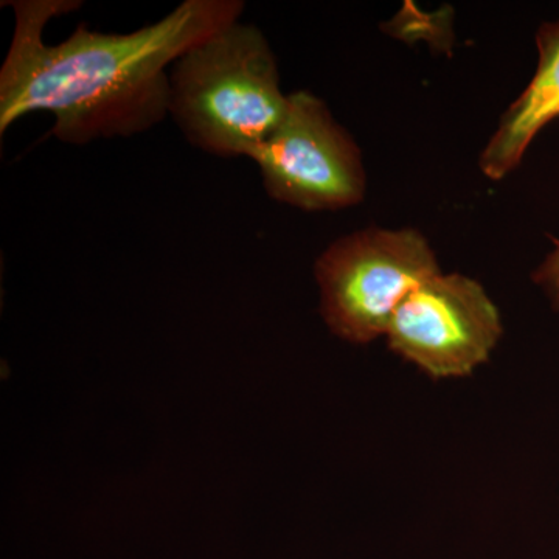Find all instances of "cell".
Segmentation results:
<instances>
[{"label":"cell","instance_id":"1","mask_svg":"<svg viewBox=\"0 0 559 559\" xmlns=\"http://www.w3.org/2000/svg\"><path fill=\"white\" fill-rule=\"evenodd\" d=\"M14 31L0 69V134L33 112L53 116L68 145L142 134L170 116V72L191 47L240 21L242 0H186L164 20L117 35L79 25L50 46L53 17L80 0H13Z\"/></svg>","mask_w":559,"mask_h":559},{"label":"cell","instance_id":"2","mask_svg":"<svg viewBox=\"0 0 559 559\" xmlns=\"http://www.w3.org/2000/svg\"><path fill=\"white\" fill-rule=\"evenodd\" d=\"M289 94L270 40L241 20L191 47L170 70V116L191 145L245 157L277 130Z\"/></svg>","mask_w":559,"mask_h":559},{"label":"cell","instance_id":"3","mask_svg":"<svg viewBox=\"0 0 559 559\" xmlns=\"http://www.w3.org/2000/svg\"><path fill=\"white\" fill-rule=\"evenodd\" d=\"M314 272L331 333L366 345L385 336L400 305L441 270L418 230L370 227L330 245Z\"/></svg>","mask_w":559,"mask_h":559},{"label":"cell","instance_id":"4","mask_svg":"<svg viewBox=\"0 0 559 559\" xmlns=\"http://www.w3.org/2000/svg\"><path fill=\"white\" fill-rule=\"evenodd\" d=\"M259 165L272 200L307 212L359 204L367 176L355 140L310 91L289 94L288 112L277 130L246 156Z\"/></svg>","mask_w":559,"mask_h":559},{"label":"cell","instance_id":"5","mask_svg":"<svg viewBox=\"0 0 559 559\" xmlns=\"http://www.w3.org/2000/svg\"><path fill=\"white\" fill-rule=\"evenodd\" d=\"M502 318L479 282L462 274L426 280L400 305L385 340L433 380L469 377L502 337Z\"/></svg>","mask_w":559,"mask_h":559},{"label":"cell","instance_id":"6","mask_svg":"<svg viewBox=\"0 0 559 559\" xmlns=\"http://www.w3.org/2000/svg\"><path fill=\"white\" fill-rule=\"evenodd\" d=\"M539 62L527 90L503 114L480 153L487 178L500 180L521 164L533 139L559 117V22L546 24L538 35Z\"/></svg>","mask_w":559,"mask_h":559},{"label":"cell","instance_id":"7","mask_svg":"<svg viewBox=\"0 0 559 559\" xmlns=\"http://www.w3.org/2000/svg\"><path fill=\"white\" fill-rule=\"evenodd\" d=\"M533 280L549 296L551 305L559 310V245L533 275Z\"/></svg>","mask_w":559,"mask_h":559}]
</instances>
